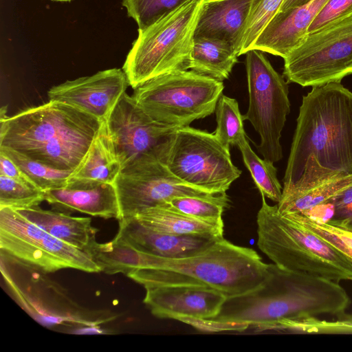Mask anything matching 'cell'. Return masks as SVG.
Listing matches in <instances>:
<instances>
[{
    "label": "cell",
    "instance_id": "1",
    "mask_svg": "<svg viewBox=\"0 0 352 352\" xmlns=\"http://www.w3.org/2000/svg\"><path fill=\"white\" fill-rule=\"evenodd\" d=\"M352 174V92L341 82L302 97L283 178L282 197Z\"/></svg>",
    "mask_w": 352,
    "mask_h": 352
},
{
    "label": "cell",
    "instance_id": "2",
    "mask_svg": "<svg viewBox=\"0 0 352 352\" xmlns=\"http://www.w3.org/2000/svg\"><path fill=\"white\" fill-rule=\"evenodd\" d=\"M350 304V297L339 282L273 263L269 264L268 276L259 287L226 299L218 315L210 319L279 331L290 321L342 315Z\"/></svg>",
    "mask_w": 352,
    "mask_h": 352
},
{
    "label": "cell",
    "instance_id": "3",
    "mask_svg": "<svg viewBox=\"0 0 352 352\" xmlns=\"http://www.w3.org/2000/svg\"><path fill=\"white\" fill-rule=\"evenodd\" d=\"M6 110V107L0 110V147L61 170L78 168L104 123L73 106L54 100L11 117Z\"/></svg>",
    "mask_w": 352,
    "mask_h": 352
},
{
    "label": "cell",
    "instance_id": "4",
    "mask_svg": "<svg viewBox=\"0 0 352 352\" xmlns=\"http://www.w3.org/2000/svg\"><path fill=\"white\" fill-rule=\"evenodd\" d=\"M269 274V264L252 248L224 238L192 256L166 258L152 255L149 268L127 275L144 287L166 285H199L222 293L227 299L259 287Z\"/></svg>",
    "mask_w": 352,
    "mask_h": 352
},
{
    "label": "cell",
    "instance_id": "5",
    "mask_svg": "<svg viewBox=\"0 0 352 352\" xmlns=\"http://www.w3.org/2000/svg\"><path fill=\"white\" fill-rule=\"evenodd\" d=\"M257 245L277 266L340 282L352 281V262L324 239L281 215L262 195Z\"/></svg>",
    "mask_w": 352,
    "mask_h": 352
},
{
    "label": "cell",
    "instance_id": "6",
    "mask_svg": "<svg viewBox=\"0 0 352 352\" xmlns=\"http://www.w3.org/2000/svg\"><path fill=\"white\" fill-rule=\"evenodd\" d=\"M202 1L188 0L153 24L138 29L122 67L133 89L157 76L190 69Z\"/></svg>",
    "mask_w": 352,
    "mask_h": 352
},
{
    "label": "cell",
    "instance_id": "7",
    "mask_svg": "<svg viewBox=\"0 0 352 352\" xmlns=\"http://www.w3.org/2000/svg\"><path fill=\"white\" fill-rule=\"evenodd\" d=\"M223 82L192 70L154 78L134 89L138 104L152 118L177 127L215 111Z\"/></svg>",
    "mask_w": 352,
    "mask_h": 352
},
{
    "label": "cell",
    "instance_id": "8",
    "mask_svg": "<svg viewBox=\"0 0 352 352\" xmlns=\"http://www.w3.org/2000/svg\"><path fill=\"white\" fill-rule=\"evenodd\" d=\"M1 254L45 273L64 268L101 272L91 254L49 234L11 208H0Z\"/></svg>",
    "mask_w": 352,
    "mask_h": 352
},
{
    "label": "cell",
    "instance_id": "9",
    "mask_svg": "<svg viewBox=\"0 0 352 352\" xmlns=\"http://www.w3.org/2000/svg\"><path fill=\"white\" fill-rule=\"evenodd\" d=\"M352 74V14L308 34L284 58L287 82L316 87Z\"/></svg>",
    "mask_w": 352,
    "mask_h": 352
},
{
    "label": "cell",
    "instance_id": "10",
    "mask_svg": "<svg viewBox=\"0 0 352 352\" xmlns=\"http://www.w3.org/2000/svg\"><path fill=\"white\" fill-rule=\"evenodd\" d=\"M245 54L249 105L243 118L260 135L258 149L263 158L277 162L283 157L281 133L290 111L288 82L263 52L253 49Z\"/></svg>",
    "mask_w": 352,
    "mask_h": 352
},
{
    "label": "cell",
    "instance_id": "11",
    "mask_svg": "<svg viewBox=\"0 0 352 352\" xmlns=\"http://www.w3.org/2000/svg\"><path fill=\"white\" fill-rule=\"evenodd\" d=\"M230 148L214 133L190 126L176 131L165 165L182 182L212 193H226L241 170L231 160Z\"/></svg>",
    "mask_w": 352,
    "mask_h": 352
},
{
    "label": "cell",
    "instance_id": "12",
    "mask_svg": "<svg viewBox=\"0 0 352 352\" xmlns=\"http://www.w3.org/2000/svg\"><path fill=\"white\" fill-rule=\"evenodd\" d=\"M106 123L122 169L144 162L165 164L176 131L180 128L154 120L126 92Z\"/></svg>",
    "mask_w": 352,
    "mask_h": 352
},
{
    "label": "cell",
    "instance_id": "13",
    "mask_svg": "<svg viewBox=\"0 0 352 352\" xmlns=\"http://www.w3.org/2000/svg\"><path fill=\"white\" fill-rule=\"evenodd\" d=\"M114 186L120 206L119 220L135 217L146 209L168 204L176 197H211L223 194L207 192L182 182L160 162L122 168Z\"/></svg>",
    "mask_w": 352,
    "mask_h": 352
},
{
    "label": "cell",
    "instance_id": "14",
    "mask_svg": "<svg viewBox=\"0 0 352 352\" xmlns=\"http://www.w3.org/2000/svg\"><path fill=\"white\" fill-rule=\"evenodd\" d=\"M129 85L122 69L112 68L52 87L49 100L61 102L107 121Z\"/></svg>",
    "mask_w": 352,
    "mask_h": 352
},
{
    "label": "cell",
    "instance_id": "15",
    "mask_svg": "<svg viewBox=\"0 0 352 352\" xmlns=\"http://www.w3.org/2000/svg\"><path fill=\"white\" fill-rule=\"evenodd\" d=\"M145 289L143 301L153 316L179 321L212 318L227 299L218 290L199 285H166Z\"/></svg>",
    "mask_w": 352,
    "mask_h": 352
},
{
    "label": "cell",
    "instance_id": "16",
    "mask_svg": "<svg viewBox=\"0 0 352 352\" xmlns=\"http://www.w3.org/2000/svg\"><path fill=\"white\" fill-rule=\"evenodd\" d=\"M119 221L115 236L145 254L166 258H184L195 256L223 237L210 234H171L152 230L135 217Z\"/></svg>",
    "mask_w": 352,
    "mask_h": 352
},
{
    "label": "cell",
    "instance_id": "17",
    "mask_svg": "<svg viewBox=\"0 0 352 352\" xmlns=\"http://www.w3.org/2000/svg\"><path fill=\"white\" fill-rule=\"evenodd\" d=\"M45 201L56 211L69 214L78 211L104 219L120 217L113 184L71 178L59 188L44 191Z\"/></svg>",
    "mask_w": 352,
    "mask_h": 352
},
{
    "label": "cell",
    "instance_id": "18",
    "mask_svg": "<svg viewBox=\"0 0 352 352\" xmlns=\"http://www.w3.org/2000/svg\"><path fill=\"white\" fill-rule=\"evenodd\" d=\"M327 1L310 0L299 7L278 11L263 28L251 50L284 59L304 41L309 25Z\"/></svg>",
    "mask_w": 352,
    "mask_h": 352
},
{
    "label": "cell",
    "instance_id": "19",
    "mask_svg": "<svg viewBox=\"0 0 352 352\" xmlns=\"http://www.w3.org/2000/svg\"><path fill=\"white\" fill-rule=\"evenodd\" d=\"M252 0H203L195 38L225 41L240 56Z\"/></svg>",
    "mask_w": 352,
    "mask_h": 352
},
{
    "label": "cell",
    "instance_id": "20",
    "mask_svg": "<svg viewBox=\"0 0 352 352\" xmlns=\"http://www.w3.org/2000/svg\"><path fill=\"white\" fill-rule=\"evenodd\" d=\"M23 217L57 239L81 250L87 251L96 243L98 229L90 217H73L38 206L15 209Z\"/></svg>",
    "mask_w": 352,
    "mask_h": 352
},
{
    "label": "cell",
    "instance_id": "21",
    "mask_svg": "<svg viewBox=\"0 0 352 352\" xmlns=\"http://www.w3.org/2000/svg\"><path fill=\"white\" fill-rule=\"evenodd\" d=\"M145 226L171 234H210L223 237V221H206L181 212L169 204L146 209L136 217Z\"/></svg>",
    "mask_w": 352,
    "mask_h": 352
},
{
    "label": "cell",
    "instance_id": "22",
    "mask_svg": "<svg viewBox=\"0 0 352 352\" xmlns=\"http://www.w3.org/2000/svg\"><path fill=\"white\" fill-rule=\"evenodd\" d=\"M121 169L105 121L85 157L70 177L114 184Z\"/></svg>",
    "mask_w": 352,
    "mask_h": 352
},
{
    "label": "cell",
    "instance_id": "23",
    "mask_svg": "<svg viewBox=\"0 0 352 352\" xmlns=\"http://www.w3.org/2000/svg\"><path fill=\"white\" fill-rule=\"evenodd\" d=\"M238 56L235 48L225 41L194 38L190 69L223 82L228 78Z\"/></svg>",
    "mask_w": 352,
    "mask_h": 352
},
{
    "label": "cell",
    "instance_id": "24",
    "mask_svg": "<svg viewBox=\"0 0 352 352\" xmlns=\"http://www.w3.org/2000/svg\"><path fill=\"white\" fill-rule=\"evenodd\" d=\"M351 185L352 174L336 177L301 193L282 197L277 204L278 211L283 216H309L314 210L327 206L336 195Z\"/></svg>",
    "mask_w": 352,
    "mask_h": 352
},
{
    "label": "cell",
    "instance_id": "25",
    "mask_svg": "<svg viewBox=\"0 0 352 352\" xmlns=\"http://www.w3.org/2000/svg\"><path fill=\"white\" fill-rule=\"evenodd\" d=\"M0 151L19 166L34 186L43 191L65 186L74 172L51 167L9 148L0 147Z\"/></svg>",
    "mask_w": 352,
    "mask_h": 352
},
{
    "label": "cell",
    "instance_id": "26",
    "mask_svg": "<svg viewBox=\"0 0 352 352\" xmlns=\"http://www.w3.org/2000/svg\"><path fill=\"white\" fill-rule=\"evenodd\" d=\"M245 165L251 174L261 194L278 203L282 197L283 187L278 177L274 163L260 158L252 149L247 139L238 146Z\"/></svg>",
    "mask_w": 352,
    "mask_h": 352
},
{
    "label": "cell",
    "instance_id": "27",
    "mask_svg": "<svg viewBox=\"0 0 352 352\" xmlns=\"http://www.w3.org/2000/svg\"><path fill=\"white\" fill-rule=\"evenodd\" d=\"M217 128L214 132L226 146H239L246 139L241 115L236 99L221 95L216 109Z\"/></svg>",
    "mask_w": 352,
    "mask_h": 352
},
{
    "label": "cell",
    "instance_id": "28",
    "mask_svg": "<svg viewBox=\"0 0 352 352\" xmlns=\"http://www.w3.org/2000/svg\"><path fill=\"white\" fill-rule=\"evenodd\" d=\"M169 205L175 210L195 218L206 221H222V214L229 206L226 193L211 197L197 196L176 197Z\"/></svg>",
    "mask_w": 352,
    "mask_h": 352
},
{
    "label": "cell",
    "instance_id": "29",
    "mask_svg": "<svg viewBox=\"0 0 352 352\" xmlns=\"http://www.w3.org/2000/svg\"><path fill=\"white\" fill-rule=\"evenodd\" d=\"M43 201L44 191L33 184L0 175V208H27Z\"/></svg>",
    "mask_w": 352,
    "mask_h": 352
},
{
    "label": "cell",
    "instance_id": "30",
    "mask_svg": "<svg viewBox=\"0 0 352 352\" xmlns=\"http://www.w3.org/2000/svg\"><path fill=\"white\" fill-rule=\"evenodd\" d=\"M284 217L324 239L352 262V231L329 221H319L308 216L292 214Z\"/></svg>",
    "mask_w": 352,
    "mask_h": 352
},
{
    "label": "cell",
    "instance_id": "31",
    "mask_svg": "<svg viewBox=\"0 0 352 352\" xmlns=\"http://www.w3.org/2000/svg\"><path fill=\"white\" fill-rule=\"evenodd\" d=\"M285 0H252L244 29L240 56L250 51L257 37L280 10Z\"/></svg>",
    "mask_w": 352,
    "mask_h": 352
},
{
    "label": "cell",
    "instance_id": "32",
    "mask_svg": "<svg viewBox=\"0 0 352 352\" xmlns=\"http://www.w3.org/2000/svg\"><path fill=\"white\" fill-rule=\"evenodd\" d=\"M188 0H123L129 16L143 29L175 10Z\"/></svg>",
    "mask_w": 352,
    "mask_h": 352
},
{
    "label": "cell",
    "instance_id": "33",
    "mask_svg": "<svg viewBox=\"0 0 352 352\" xmlns=\"http://www.w3.org/2000/svg\"><path fill=\"white\" fill-rule=\"evenodd\" d=\"M282 332L302 334H352V318L342 315L331 320L318 317L298 319L285 323Z\"/></svg>",
    "mask_w": 352,
    "mask_h": 352
},
{
    "label": "cell",
    "instance_id": "34",
    "mask_svg": "<svg viewBox=\"0 0 352 352\" xmlns=\"http://www.w3.org/2000/svg\"><path fill=\"white\" fill-rule=\"evenodd\" d=\"M352 14V0H328L308 28L312 33L324 25Z\"/></svg>",
    "mask_w": 352,
    "mask_h": 352
},
{
    "label": "cell",
    "instance_id": "35",
    "mask_svg": "<svg viewBox=\"0 0 352 352\" xmlns=\"http://www.w3.org/2000/svg\"><path fill=\"white\" fill-rule=\"evenodd\" d=\"M329 204L332 215L327 221L352 231V185L336 195Z\"/></svg>",
    "mask_w": 352,
    "mask_h": 352
},
{
    "label": "cell",
    "instance_id": "36",
    "mask_svg": "<svg viewBox=\"0 0 352 352\" xmlns=\"http://www.w3.org/2000/svg\"><path fill=\"white\" fill-rule=\"evenodd\" d=\"M180 321L188 324L197 329L207 331H243L248 328V326L244 324L219 322L212 319L184 318Z\"/></svg>",
    "mask_w": 352,
    "mask_h": 352
},
{
    "label": "cell",
    "instance_id": "37",
    "mask_svg": "<svg viewBox=\"0 0 352 352\" xmlns=\"http://www.w3.org/2000/svg\"><path fill=\"white\" fill-rule=\"evenodd\" d=\"M0 175L32 184L19 166L1 151H0Z\"/></svg>",
    "mask_w": 352,
    "mask_h": 352
},
{
    "label": "cell",
    "instance_id": "38",
    "mask_svg": "<svg viewBox=\"0 0 352 352\" xmlns=\"http://www.w3.org/2000/svg\"><path fill=\"white\" fill-rule=\"evenodd\" d=\"M310 0H285L279 11H285L291 8L299 7Z\"/></svg>",
    "mask_w": 352,
    "mask_h": 352
},
{
    "label": "cell",
    "instance_id": "39",
    "mask_svg": "<svg viewBox=\"0 0 352 352\" xmlns=\"http://www.w3.org/2000/svg\"><path fill=\"white\" fill-rule=\"evenodd\" d=\"M52 1L67 2V1H71L72 0H52Z\"/></svg>",
    "mask_w": 352,
    "mask_h": 352
}]
</instances>
